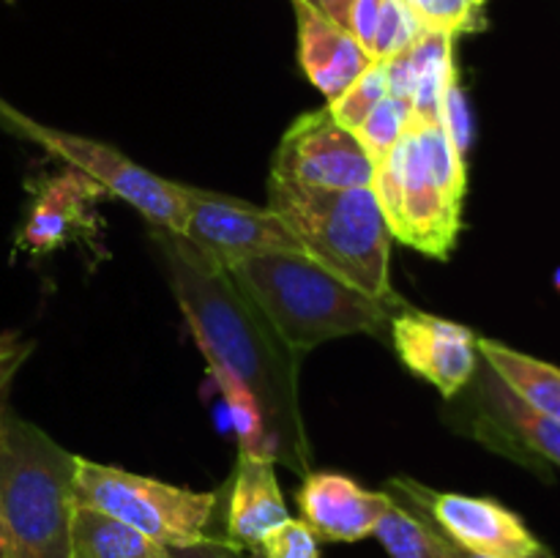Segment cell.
<instances>
[{
	"label": "cell",
	"mask_w": 560,
	"mask_h": 558,
	"mask_svg": "<svg viewBox=\"0 0 560 558\" xmlns=\"http://www.w3.org/2000/svg\"><path fill=\"white\" fill-rule=\"evenodd\" d=\"M180 310L208 361L244 383L266 416L273 463L310 474V441L299 405V359L233 274L195 249L184 235L153 228Z\"/></svg>",
	"instance_id": "1"
},
{
	"label": "cell",
	"mask_w": 560,
	"mask_h": 558,
	"mask_svg": "<svg viewBox=\"0 0 560 558\" xmlns=\"http://www.w3.org/2000/svg\"><path fill=\"white\" fill-rule=\"evenodd\" d=\"M230 274L299 356L328 339L381 332L405 310L397 295L372 299L304 252L249 257Z\"/></svg>",
	"instance_id": "2"
},
{
	"label": "cell",
	"mask_w": 560,
	"mask_h": 558,
	"mask_svg": "<svg viewBox=\"0 0 560 558\" xmlns=\"http://www.w3.org/2000/svg\"><path fill=\"white\" fill-rule=\"evenodd\" d=\"M268 208L304 255L372 299H392V230L372 186L315 189L271 175Z\"/></svg>",
	"instance_id": "3"
},
{
	"label": "cell",
	"mask_w": 560,
	"mask_h": 558,
	"mask_svg": "<svg viewBox=\"0 0 560 558\" xmlns=\"http://www.w3.org/2000/svg\"><path fill=\"white\" fill-rule=\"evenodd\" d=\"M77 454L0 408V512L14 558H71Z\"/></svg>",
	"instance_id": "4"
},
{
	"label": "cell",
	"mask_w": 560,
	"mask_h": 558,
	"mask_svg": "<svg viewBox=\"0 0 560 558\" xmlns=\"http://www.w3.org/2000/svg\"><path fill=\"white\" fill-rule=\"evenodd\" d=\"M219 498L222 490H189L82 457L74 463V503L131 525L167 550L206 539Z\"/></svg>",
	"instance_id": "5"
},
{
	"label": "cell",
	"mask_w": 560,
	"mask_h": 558,
	"mask_svg": "<svg viewBox=\"0 0 560 558\" xmlns=\"http://www.w3.org/2000/svg\"><path fill=\"white\" fill-rule=\"evenodd\" d=\"M184 235L200 255L233 271L238 263L277 252H304L299 239L271 208L252 206L222 191L184 186Z\"/></svg>",
	"instance_id": "6"
},
{
	"label": "cell",
	"mask_w": 560,
	"mask_h": 558,
	"mask_svg": "<svg viewBox=\"0 0 560 558\" xmlns=\"http://www.w3.org/2000/svg\"><path fill=\"white\" fill-rule=\"evenodd\" d=\"M388 492L405 498L463 550L481 558H536L545 545L517 512L492 498L441 492L413 479H392Z\"/></svg>",
	"instance_id": "7"
},
{
	"label": "cell",
	"mask_w": 560,
	"mask_h": 558,
	"mask_svg": "<svg viewBox=\"0 0 560 558\" xmlns=\"http://www.w3.org/2000/svg\"><path fill=\"white\" fill-rule=\"evenodd\" d=\"M375 159L366 153L355 131L345 129L328 104L295 118L279 140L271 175L315 186V189H355L372 186Z\"/></svg>",
	"instance_id": "8"
},
{
	"label": "cell",
	"mask_w": 560,
	"mask_h": 558,
	"mask_svg": "<svg viewBox=\"0 0 560 558\" xmlns=\"http://www.w3.org/2000/svg\"><path fill=\"white\" fill-rule=\"evenodd\" d=\"M465 388H470V432L485 446L517 460L541 476L550 474V468H560V421L536 414L523 399L514 397L487 361H479L476 375Z\"/></svg>",
	"instance_id": "9"
},
{
	"label": "cell",
	"mask_w": 560,
	"mask_h": 558,
	"mask_svg": "<svg viewBox=\"0 0 560 558\" xmlns=\"http://www.w3.org/2000/svg\"><path fill=\"white\" fill-rule=\"evenodd\" d=\"M38 135L47 142L49 151L63 156L71 167L82 170L107 195L120 197L131 208H137V213H142L153 228L180 235L186 217L180 184L159 178L156 173L140 167V164L131 162L129 156H124L118 148L107 146V142L49 129H42Z\"/></svg>",
	"instance_id": "10"
},
{
	"label": "cell",
	"mask_w": 560,
	"mask_h": 558,
	"mask_svg": "<svg viewBox=\"0 0 560 558\" xmlns=\"http://www.w3.org/2000/svg\"><path fill=\"white\" fill-rule=\"evenodd\" d=\"M392 342L402 364L446 399L465 392L481 361L479 337L468 326L430 312L399 310L392 317Z\"/></svg>",
	"instance_id": "11"
},
{
	"label": "cell",
	"mask_w": 560,
	"mask_h": 558,
	"mask_svg": "<svg viewBox=\"0 0 560 558\" xmlns=\"http://www.w3.org/2000/svg\"><path fill=\"white\" fill-rule=\"evenodd\" d=\"M301 520L323 542H361L375 534L377 523L392 507L386 490H364L359 481L334 470L306 474L295 492Z\"/></svg>",
	"instance_id": "12"
},
{
	"label": "cell",
	"mask_w": 560,
	"mask_h": 558,
	"mask_svg": "<svg viewBox=\"0 0 560 558\" xmlns=\"http://www.w3.org/2000/svg\"><path fill=\"white\" fill-rule=\"evenodd\" d=\"M402 151V206H399V230L394 239L424 255L446 260L457 244L459 211L463 206L448 200L421 162L413 124L399 140Z\"/></svg>",
	"instance_id": "13"
},
{
	"label": "cell",
	"mask_w": 560,
	"mask_h": 558,
	"mask_svg": "<svg viewBox=\"0 0 560 558\" xmlns=\"http://www.w3.org/2000/svg\"><path fill=\"white\" fill-rule=\"evenodd\" d=\"M288 520L290 512L277 479V463L262 454L238 449L233 481H230L224 539L238 550L257 553L260 542Z\"/></svg>",
	"instance_id": "14"
},
{
	"label": "cell",
	"mask_w": 560,
	"mask_h": 558,
	"mask_svg": "<svg viewBox=\"0 0 560 558\" xmlns=\"http://www.w3.org/2000/svg\"><path fill=\"white\" fill-rule=\"evenodd\" d=\"M295 5L299 16V63L306 80L328 98L339 96L350 88V82L372 63V55L359 44L350 31L339 27L326 14L310 3Z\"/></svg>",
	"instance_id": "15"
},
{
	"label": "cell",
	"mask_w": 560,
	"mask_h": 558,
	"mask_svg": "<svg viewBox=\"0 0 560 558\" xmlns=\"http://www.w3.org/2000/svg\"><path fill=\"white\" fill-rule=\"evenodd\" d=\"M386 69L388 96L408 102L416 120H441L443 93L457 77L452 36L424 31L410 47L388 58Z\"/></svg>",
	"instance_id": "16"
},
{
	"label": "cell",
	"mask_w": 560,
	"mask_h": 558,
	"mask_svg": "<svg viewBox=\"0 0 560 558\" xmlns=\"http://www.w3.org/2000/svg\"><path fill=\"white\" fill-rule=\"evenodd\" d=\"M102 191L96 181L77 167L49 178L33 200L16 246L27 255H47L58 249L77 228L85 224L91 206L102 197Z\"/></svg>",
	"instance_id": "17"
},
{
	"label": "cell",
	"mask_w": 560,
	"mask_h": 558,
	"mask_svg": "<svg viewBox=\"0 0 560 558\" xmlns=\"http://www.w3.org/2000/svg\"><path fill=\"white\" fill-rule=\"evenodd\" d=\"M476 348L481 361H487V367L506 383L514 397L523 399L536 414L560 421V367L520 353L495 339L479 337Z\"/></svg>",
	"instance_id": "18"
},
{
	"label": "cell",
	"mask_w": 560,
	"mask_h": 558,
	"mask_svg": "<svg viewBox=\"0 0 560 558\" xmlns=\"http://www.w3.org/2000/svg\"><path fill=\"white\" fill-rule=\"evenodd\" d=\"M71 558H170L167 547L148 539L131 525L74 503L71 512Z\"/></svg>",
	"instance_id": "19"
},
{
	"label": "cell",
	"mask_w": 560,
	"mask_h": 558,
	"mask_svg": "<svg viewBox=\"0 0 560 558\" xmlns=\"http://www.w3.org/2000/svg\"><path fill=\"white\" fill-rule=\"evenodd\" d=\"M388 496H392V507L386 509L372 534L388 553V558H448L443 550L441 531L432 525V520L405 498L394 492Z\"/></svg>",
	"instance_id": "20"
},
{
	"label": "cell",
	"mask_w": 560,
	"mask_h": 558,
	"mask_svg": "<svg viewBox=\"0 0 560 558\" xmlns=\"http://www.w3.org/2000/svg\"><path fill=\"white\" fill-rule=\"evenodd\" d=\"M213 381H217L219 392H222L224 403H228L230 419H233L235 432H238V449L241 452L262 454V457L273 460L271 438H268L266 416H262L260 405L252 397L249 388L244 383H238L235 377H230L228 372L211 370Z\"/></svg>",
	"instance_id": "21"
},
{
	"label": "cell",
	"mask_w": 560,
	"mask_h": 558,
	"mask_svg": "<svg viewBox=\"0 0 560 558\" xmlns=\"http://www.w3.org/2000/svg\"><path fill=\"white\" fill-rule=\"evenodd\" d=\"M413 124V107L408 102L397 96H386L355 129V137L361 140V146L366 148L372 159L383 162L394 148L399 146V140L405 137V131Z\"/></svg>",
	"instance_id": "22"
},
{
	"label": "cell",
	"mask_w": 560,
	"mask_h": 558,
	"mask_svg": "<svg viewBox=\"0 0 560 558\" xmlns=\"http://www.w3.org/2000/svg\"><path fill=\"white\" fill-rule=\"evenodd\" d=\"M388 96V69L386 60H372L345 93H339L334 102H328L334 118L345 126V129L355 131L361 120Z\"/></svg>",
	"instance_id": "23"
},
{
	"label": "cell",
	"mask_w": 560,
	"mask_h": 558,
	"mask_svg": "<svg viewBox=\"0 0 560 558\" xmlns=\"http://www.w3.org/2000/svg\"><path fill=\"white\" fill-rule=\"evenodd\" d=\"M427 31L457 38L463 33L485 31L487 0H408Z\"/></svg>",
	"instance_id": "24"
},
{
	"label": "cell",
	"mask_w": 560,
	"mask_h": 558,
	"mask_svg": "<svg viewBox=\"0 0 560 558\" xmlns=\"http://www.w3.org/2000/svg\"><path fill=\"white\" fill-rule=\"evenodd\" d=\"M427 27L410 9L408 0H383L381 20H377L375 38H372V60H388L416 42Z\"/></svg>",
	"instance_id": "25"
},
{
	"label": "cell",
	"mask_w": 560,
	"mask_h": 558,
	"mask_svg": "<svg viewBox=\"0 0 560 558\" xmlns=\"http://www.w3.org/2000/svg\"><path fill=\"white\" fill-rule=\"evenodd\" d=\"M317 536L312 534L310 525L304 520H293L273 528L266 539L260 542L257 556L262 558H320V547H317Z\"/></svg>",
	"instance_id": "26"
},
{
	"label": "cell",
	"mask_w": 560,
	"mask_h": 558,
	"mask_svg": "<svg viewBox=\"0 0 560 558\" xmlns=\"http://www.w3.org/2000/svg\"><path fill=\"white\" fill-rule=\"evenodd\" d=\"M441 124H443V129H446L452 146L457 148L459 156L463 159L468 156V148H470V142H474V118H470L468 98H465L457 77L448 82L446 93H443Z\"/></svg>",
	"instance_id": "27"
},
{
	"label": "cell",
	"mask_w": 560,
	"mask_h": 558,
	"mask_svg": "<svg viewBox=\"0 0 560 558\" xmlns=\"http://www.w3.org/2000/svg\"><path fill=\"white\" fill-rule=\"evenodd\" d=\"M31 353H33L31 339H22L20 334L14 332L0 334V408L5 405V394H9L16 372H20V367L25 364Z\"/></svg>",
	"instance_id": "28"
},
{
	"label": "cell",
	"mask_w": 560,
	"mask_h": 558,
	"mask_svg": "<svg viewBox=\"0 0 560 558\" xmlns=\"http://www.w3.org/2000/svg\"><path fill=\"white\" fill-rule=\"evenodd\" d=\"M381 5L383 0H355L353 9H350L348 31L359 38V44L366 49V53L372 49L377 20H381Z\"/></svg>",
	"instance_id": "29"
},
{
	"label": "cell",
	"mask_w": 560,
	"mask_h": 558,
	"mask_svg": "<svg viewBox=\"0 0 560 558\" xmlns=\"http://www.w3.org/2000/svg\"><path fill=\"white\" fill-rule=\"evenodd\" d=\"M170 558H244V550L230 545L228 539H219V536H206L197 545L186 547H170Z\"/></svg>",
	"instance_id": "30"
},
{
	"label": "cell",
	"mask_w": 560,
	"mask_h": 558,
	"mask_svg": "<svg viewBox=\"0 0 560 558\" xmlns=\"http://www.w3.org/2000/svg\"><path fill=\"white\" fill-rule=\"evenodd\" d=\"M355 0H312V5H315L320 14H326L328 20L337 22L339 27H345L348 31V22H350V9H353Z\"/></svg>",
	"instance_id": "31"
},
{
	"label": "cell",
	"mask_w": 560,
	"mask_h": 558,
	"mask_svg": "<svg viewBox=\"0 0 560 558\" xmlns=\"http://www.w3.org/2000/svg\"><path fill=\"white\" fill-rule=\"evenodd\" d=\"M441 542H443V550H446L448 558H481V556H474V553L463 550V547H457V545H454V542H448L443 534H441ZM536 558H558V556H556V553L547 550V547H545V550H541Z\"/></svg>",
	"instance_id": "32"
},
{
	"label": "cell",
	"mask_w": 560,
	"mask_h": 558,
	"mask_svg": "<svg viewBox=\"0 0 560 558\" xmlns=\"http://www.w3.org/2000/svg\"><path fill=\"white\" fill-rule=\"evenodd\" d=\"M0 558H14V550H11V536H9V528H5L3 512H0Z\"/></svg>",
	"instance_id": "33"
},
{
	"label": "cell",
	"mask_w": 560,
	"mask_h": 558,
	"mask_svg": "<svg viewBox=\"0 0 560 558\" xmlns=\"http://www.w3.org/2000/svg\"><path fill=\"white\" fill-rule=\"evenodd\" d=\"M552 284H556V290L560 293V266L556 268V274H552Z\"/></svg>",
	"instance_id": "34"
},
{
	"label": "cell",
	"mask_w": 560,
	"mask_h": 558,
	"mask_svg": "<svg viewBox=\"0 0 560 558\" xmlns=\"http://www.w3.org/2000/svg\"><path fill=\"white\" fill-rule=\"evenodd\" d=\"M299 3H310L312 5V0H299Z\"/></svg>",
	"instance_id": "35"
}]
</instances>
